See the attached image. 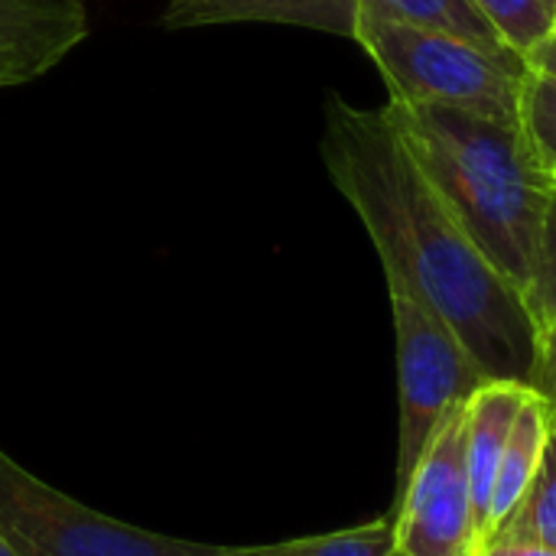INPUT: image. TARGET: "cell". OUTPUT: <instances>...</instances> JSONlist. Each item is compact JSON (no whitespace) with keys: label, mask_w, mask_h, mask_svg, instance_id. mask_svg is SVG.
<instances>
[{"label":"cell","mask_w":556,"mask_h":556,"mask_svg":"<svg viewBox=\"0 0 556 556\" xmlns=\"http://www.w3.org/2000/svg\"><path fill=\"white\" fill-rule=\"evenodd\" d=\"M0 538L16 556H235L114 521L39 482L0 450Z\"/></svg>","instance_id":"277c9868"},{"label":"cell","mask_w":556,"mask_h":556,"mask_svg":"<svg viewBox=\"0 0 556 556\" xmlns=\"http://www.w3.org/2000/svg\"><path fill=\"white\" fill-rule=\"evenodd\" d=\"M531 388L547 401L551 414L556 417V326L541 332V352L531 375Z\"/></svg>","instance_id":"e0dca14e"},{"label":"cell","mask_w":556,"mask_h":556,"mask_svg":"<svg viewBox=\"0 0 556 556\" xmlns=\"http://www.w3.org/2000/svg\"><path fill=\"white\" fill-rule=\"evenodd\" d=\"M358 0H166L160 23L166 29L225 26V23H277L323 29L352 39Z\"/></svg>","instance_id":"ba28073f"},{"label":"cell","mask_w":556,"mask_h":556,"mask_svg":"<svg viewBox=\"0 0 556 556\" xmlns=\"http://www.w3.org/2000/svg\"><path fill=\"white\" fill-rule=\"evenodd\" d=\"M397 556H401V554H397Z\"/></svg>","instance_id":"603a6c76"},{"label":"cell","mask_w":556,"mask_h":556,"mask_svg":"<svg viewBox=\"0 0 556 556\" xmlns=\"http://www.w3.org/2000/svg\"><path fill=\"white\" fill-rule=\"evenodd\" d=\"M397 336V384H401V446H397V495L404 492L417 459L433 440L443 417L489 384L479 362L456 332L407 290L388 287Z\"/></svg>","instance_id":"5b68a950"},{"label":"cell","mask_w":556,"mask_h":556,"mask_svg":"<svg viewBox=\"0 0 556 556\" xmlns=\"http://www.w3.org/2000/svg\"><path fill=\"white\" fill-rule=\"evenodd\" d=\"M492 541H531L556 551V417L551 414V430L544 443V456L538 463V472L521 495L511 518L498 528ZM489 541V544H492ZM485 544V547H489Z\"/></svg>","instance_id":"7c38bea8"},{"label":"cell","mask_w":556,"mask_h":556,"mask_svg":"<svg viewBox=\"0 0 556 556\" xmlns=\"http://www.w3.org/2000/svg\"><path fill=\"white\" fill-rule=\"evenodd\" d=\"M531 394V384L518 381H489L482 384L469 404H466V424H469V485H472V515L479 544L485 551V521H489V502L498 476V463L508 443V433L515 427V417Z\"/></svg>","instance_id":"9c48e42d"},{"label":"cell","mask_w":556,"mask_h":556,"mask_svg":"<svg viewBox=\"0 0 556 556\" xmlns=\"http://www.w3.org/2000/svg\"><path fill=\"white\" fill-rule=\"evenodd\" d=\"M323 163L362 218L388 287L430 306L489 381L531 384L541 332L525 296L440 199L388 108H355L329 94Z\"/></svg>","instance_id":"6da1fadb"},{"label":"cell","mask_w":556,"mask_h":556,"mask_svg":"<svg viewBox=\"0 0 556 556\" xmlns=\"http://www.w3.org/2000/svg\"><path fill=\"white\" fill-rule=\"evenodd\" d=\"M525 303H528V313H531L538 332L556 326V189L547 202V215H544V228H541V248H538L531 283L525 290Z\"/></svg>","instance_id":"2e32d148"},{"label":"cell","mask_w":556,"mask_h":556,"mask_svg":"<svg viewBox=\"0 0 556 556\" xmlns=\"http://www.w3.org/2000/svg\"><path fill=\"white\" fill-rule=\"evenodd\" d=\"M518 127L525 130L534 156L551 173L556 166V78L528 68L518 94Z\"/></svg>","instance_id":"9a60e30c"},{"label":"cell","mask_w":556,"mask_h":556,"mask_svg":"<svg viewBox=\"0 0 556 556\" xmlns=\"http://www.w3.org/2000/svg\"><path fill=\"white\" fill-rule=\"evenodd\" d=\"M85 36V0H0V88L46 75Z\"/></svg>","instance_id":"52a82bcc"},{"label":"cell","mask_w":556,"mask_h":556,"mask_svg":"<svg viewBox=\"0 0 556 556\" xmlns=\"http://www.w3.org/2000/svg\"><path fill=\"white\" fill-rule=\"evenodd\" d=\"M525 62H528V68L544 72V75L556 78V33H551L544 42H538V46L525 55Z\"/></svg>","instance_id":"d6986e66"},{"label":"cell","mask_w":556,"mask_h":556,"mask_svg":"<svg viewBox=\"0 0 556 556\" xmlns=\"http://www.w3.org/2000/svg\"><path fill=\"white\" fill-rule=\"evenodd\" d=\"M554 33H556V29H554Z\"/></svg>","instance_id":"7402d4cb"},{"label":"cell","mask_w":556,"mask_h":556,"mask_svg":"<svg viewBox=\"0 0 556 556\" xmlns=\"http://www.w3.org/2000/svg\"><path fill=\"white\" fill-rule=\"evenodd\" d=\"M472 3L521 59L556 29V0H472Z\"/></svg>","instance_id":"5bb4252c"},{"label":"cell","mask_w":556,"mask_h":556,"mask_svg":"<svg viewBox=\"0 0 556 556\" xmlns=\"http://www.w3.org/2000/svg\"><path fill=\"white\" fill-rule=\"evenodd\" d=\"M482 556H556V551L544 544H531V541H492Z\"/></svg>","instance_id":"ac0fdd59"},{"label":"cell","mask_w":556,"mask_h":556,"mask_svg":"<svg viewBox=\"0 0 556 556\" xmlns=\"http://www.w3.org/2000/svg\"><path fill=\"white\" fill-rule=\"evenodd\" d=\"M235 556H397L394 518L267 547H235Z\"/></svg>","instance_id":"4fadbf2b"},{"label":"cell","mask_w":556,"mask_h":556,"mask_svg":"<svg viewBox=\"0 0 556 556\" xmlns=\"http://www.w3.org/2000/svg\"><path fill=\"white\" fill-rule=\"evenodd\" d=\"M365 13H378L397 23L424 26V29H440L450 36H459L466 42L482 46L485 52L511 62H525L498 33L495 26L479 13L472 0H358ZM528 65V62H525Z\"/></svg>","instance_id":"8fae6325"},{"label":"cell","mask_w":556,"mask_h":556,"mask_svg":"<svg viewBox=\"0 0 556 556\" xmlns=\"http://www.w3.org/2000/svg\"><path fill=\"white\" fill-rule=\"evenodd\" d=\"M0 556H16L10 547H7V541H3V538H0Z\"/></svg>","instance_id":"ffe728a7"},{"label":"cell","mask_w":556,"mask_h":556,"mask_svg":"<svg viewBox=\"0 0 556 556\" xmlns=\"http://www.w3.org/2000/svg\"><path fill=\"white\" fill-rule=\"evenodd\" d=\"M466 404L443 417L397 495L391 518L401 556H482L469 485Z\"/></svg>","instance_id":"8992f818"},{"label":"cell","mask_w":556,"mask_h":556,"mask_svg":"<svg viewBox=\"0 0 556 556\" xmlns=\"http://www.w3.org/2000/svg\"><path fill=\"white\" fill-rule=\"evenodd\" d=\"M547 430H551V407L531 388V394L525 397V404L515 417V427L508 433V443H505V453L498 463V476H495V489H492V502H489V521H485V544L498 534V528L511 518L521 495L528 492V485L538 472V463L544 456Z\"/></svg>","instance_id":"30bf717a"},{"label":"cell","mask_w":556,"mask_h":556,"mask_svg":"<svg viewBox=\"0 0 556 556\" xmlns=\"http://www.w3.org/2000/svg\"><path fill=\"white\" fill-rule=\"evenodd\" d=\"M551 179H554V182H556V166H554V169H551Z\"/></svg>","instance_id":"44dd1931"},{"label":"cell","mask_w":556,"mask_h":556,"mask_svg":"<svg viewBox=\"0 0 556 556\" xmlns=\"http://www.w3.org/2000/svg\"><path fill=\"white\" fill-rule=\"evenodd\" d=\"M378 65L391 101L450 104L492 121L518 124L525 62L498 59L459 36L397 23L358 10L352 36Z\"/></svg>","instance_id":"3957f363"},{"label":"cell","mask_w":556,"mask_h":556,"mask_svg":"<svg viewBox=\"0 0 556 556\" xmlns=\"http://www.w3.org/2000/svg\"><path fill=\"white\" fill-rule=\"evenodd\" d=\"M440 199L525 296L556 182L518 124L450 104H384Z\"/></svg>","instance_id":"7a4b0ae2"}]
</instances>
